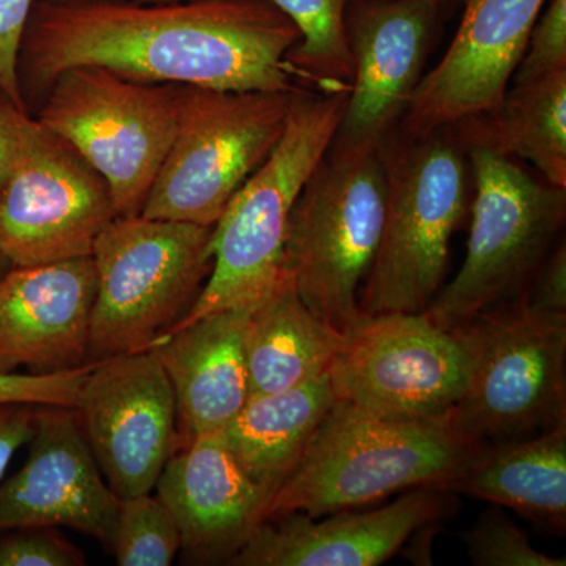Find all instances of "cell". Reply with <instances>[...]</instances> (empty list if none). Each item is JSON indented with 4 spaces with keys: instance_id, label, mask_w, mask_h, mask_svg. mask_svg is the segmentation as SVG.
I'll use <instances>...</instances> for the list:
<instances>
[{
    "instance_id": "cell-1",
    "label": "cell",
    "mask_w": 566,
    "mask_h": 566,
    "mask_svg": "<svg viewBox=\"0 0 566 566\" xmlns=\"http://www.w3.org/2000/svg\"><path fill=\"white\" fill-rule=\"evenodd\" d=\"M300 40L296 25L268 0H35L18 77L28 109L59 74L84 65L145 84L292 92L303 87L286 55Z\"/></svg>"
},
{
    "instance_id": "cell-2",
    "label": "cell",
    "mask_w": 566,
    "mask_h": 566,
    "mask_svg": "<svg viewBox=\"0 0 566 566\" xmlns=\"http://www.w3.org/2000/svg\"><path fill=\"white\" fill-rule=\"evenodd\" d=\"M482 447L457 427L452 415L394 422L335 400L268 501L263 521L289 513L322 517L415 488H442Z\"/></svg>"
},
{
    "instance_id": "cell-3",
    "label": "cell",
    "mask_w": 566,
    "mask_h": 566,
    "mask_svg": "<svg viewBox=\"0 0 566 566\" xmlns=\"http://www.w3.org/2000/svg\"><path fill=\"white\" fill-rule=\"evenodd\" d=\"M346 98L348 92L318 93L308 88L294 95L281 140L237 192L212 230L210 277L172 327L214 312H251L271 293L283 273V251L294 203L333 144Z\"/></svg>"
},
{
    "instance_id": "cell-4",
    "label": "cell",
    "mask_w": 566,
    "mask_h": 566,
    "mask_svg": "<svg viewBox=\"0 0 566 566\" xmlns=\"http://www.w3.org/2000/svg\"><path fill=\"white\" fill-rule=\"evenodd\" d=\"M379 151L385 227L359 308L367 316L420 314L444 286L450 241L471 205L468 153L449 126L423 136L397 129Z\"/></svg>"
},
{
    "instance_id": "cell-5",
    "label": "cell",
    "mask_w": 566,
    "mask_h": 566,
    "mask_svg": "<svg viewBox=\"0 0 566 566\" xmlns=\"http://www.w3.org/2000/svg\"><path fill=\"white\" fill-rule=\"evenodd\" d=\"M386 202L381 151L329 148L294 203L283 271L304 304L338 333L363 322L359 286L378 252Z\"/></svg>"
},
{
    "instance_id": "cell-6",
    "label": "cell",
    "mask_w": 566,
    "mask_h": 566,
    "mask_svg": "<svg viewBox=\"0 0 566 566\" xmlns=\"http://www.w3.org/2000/svg\"><path fill=\"white\" fill-rule=\"evenodd\" d=\"M465 153L472 177L468 252L455 277L424 311L444 329L523 300L536 271L564 240L565 188L534 177L517 159Z\"/></svg>"
},
{
    "instance_id": "cell-7",
    "label": "cell",
    "mask_w": 566,
    "mask_h": 566,
    "mask_svg": "<svg viewBox=\"0 0 566 566\" xmlns=\"http://www.w3.org/2000/svg\"><path fill=\"white\" fill-rule=\"evenodd\" d=\"M214 227L117 216L93 244L88 360L150 349L189 311L212 268Z\"/></svg>"
},
{
    "instance_id": "cell-8",
    "label": "cell",
    "mask_w": 566,
    "mask_h": 566,
    "mask_svg": "<svg viewBox=\"0 0 566 566\" xmlns=\"http://www.w3.org/2000/svg\"><path fill=\"white\" fill-rule=\"evenodd\" d=\"M471 360L453 422L486 447L566 423V314L517 300L458 324Z\"/></svg>"
},
{
    "instance_id": "cell-9",
    "label": "cell",
    "mask_w": 566,
    "mask_h": 566,
    "mask_svg": "<svg viewBox=\"0 0 566 566\" xmlns=\"http://www.w3.org/2000/svg\"><path fill=\"white\" fill-rule=\"evenodd\" d=\"M300 91L181 85L177 132L140 216L214 227L281 140Z\"/></svg>"
},
{
    "instance_id": "cell-10",
    "label": "cell",
    "mask_w": 566,
    "mask_h": 566,
    "mask_svg": "<svg viewBox=\"0 0 566 566\" xmlns=\"http://www.w3.org/2000/svg\"><path fill=\"white\" fill-rule=\"evenodd\" d=\"M180 91L74 66L52 81L33 118L102 175L117 216H139L177 132Z\"/></svg>"
},
{
    "instance_id": "cell-11",
    "label": "cell",
    "mask_w": 566,
    "mask_h": 566,
    "mask_svg": "<svg viewBox=\"0 0 566 566\" xmlns=\"http://www.w3.org/2000/svg\"><path fill=\"white\" fill-rule=\"evenodd\" d=\"M469 368L455 331L420 312L364 315L327 374L337 401L382 420L422 422L455 411Z\"/></svg>"
},
{
    "instance_id": "cell-12",
    "label": "cell",
    "mask_w": 566,
    "mask_h": 566,
    "mask_svg": "<svg viewBox=\"0 0 566 566\" xmlns=\"http://www.w3.org/2000/svg\"><path fill=\"white\" fill-rule=\"evenodd\" d=\"M115 218L102 175L31 115L0 191V255L11 266L91 256Z\"/></svg>"
},
{
    "instance_id": "cell-13",
    "label": "cell",
    "mask_w": 566,
    "mask_h": 566,
    "mask_svg": "<svg viewBox=\"0 0 566 566\" xmlns=\"http://www.w3.org/2000/svg\"><path fill=\"white\" fill-rule=\"evenodd\" d=\"M74 411L117 497L151 493L167 461L180 449L177 401L155 352L96 360Z\"/></svg>"
},
{
    "instance_id": "cell-14",
    "label": "cell",
    "mask_w": 566,
    "mask_h": 566,
    "mask_svg": "<svg viewBox=\"0 0 566 566\" xmlns=\"http://www.w3.org/2000/svg\"><path fill=\"white\" fill-rule=\"evenodd\" d=\"M444 0H353L345 29L354 74L329 148L379 150L408 114L438 39Z\"/></svg>"
},
{
    "instance_id": "cell-15",
    "label": "cell",
    "mask_w": 566,
    "mask_h": 566,
    "mask_svg": "<svg viewBox=\"0 0 566 566\" xmlns=\"http://www.w3.org/2000/svg\"><path fill=\"white\" fill-rule=\"evenodd\" d=\"M547 0H463L449 50L427 71L400 132L423 136L501 104Z\"/></svg>"
},
{
    "instance_id": "cell-16",
    "label": "cell",
    "mask_w": 566,
    "mask_h": 566,
    "mask_svg": "<svg viewBox=\"0 0 566 566\" xmlns=\"http://www.w3.org/2000/svg\"><path fill=\"white\" fill-rule=\"evenodd\" d=\"M24 465L0 482V531L70 527L111 549L120 499L111 490L73 408L40 406Z\"/></svg>"
},
{
    "instance_id": "cell-17",
    "label": "cell",
    "mask_w": 566,
    "mask_h": 566,
    "mask_svg": "<svg viewBox=\"0 0 566 566\" xmlns=\"http://www.w3.org/2000/svg\"><path fill=\"white\" fill-rule=\"evenodd\" d=\"M457 494L415 488L381 509L342 510L322 521L304 513L263 521L229 565L376 566L385 564L424 527L452 516Z\"/></svg>"
},
{
    "instance_id": "cell-18",
    "label": "cell",
    "mask_w": 566,
    "mask_h": 566,
    "mask_svg": "<svg viewBox=\"0 0 566 566\" xmlns=\"http://www.w3.org/2000/svg\"><path fill=\"white\" fill-rule=\"evenodd\" d=\"M92 256L11 266L0 277V374L51 375L88 363Z\"/></svg>"
},
{
    "instance_id": "cell-19",
    "label": "cell",
    "mask_w": 566,
    "mask_h": 566,
    "mask_svg": "<svg viewBox=\"0 0 566 566\" xmlns=\"http://www.w3.org/2000/svg\"><path fill=\"white\" fill-rule=\"evenodd\" d=\"M156 495L172 512L193 562L229 564L264 520L268 494L245 474L223 433L200 434L167 461Z\"/></svg>"
},
{
    "instance_id": "cell-20",
    "label": "cell",
    "mask_w": 566,
    "mask_h": 566,
    "mask_svg": "<svg viewBox=\"0 0 566 566\" xmlns=\"http://www.w3.org/2000/svg\"><path fill=\"white\" fill-rule=\"evenodd\" d=\"M249 311H221L172 327L150 349L177 401L180 447L222 433L251 397L245 363Z\"/></svg>"
},
{
    "instance_id": "cell-21",
    "label": "cell",
    "mask_w": 566,
    "mask_h": 566,
    "mask_svg": "<svg viewBox=\"0 0 566 566\" xmlns=\"http://www.w3.org/2000/svg\"><path fill=\"white\" fill-rule=\"evenodd\" d=\"M442 490L505 506L549 534L566 531V423L482 447Z\"/></svg>"
},
{
    "instance_id": "cell-22",
    "label": "cell",
    "mask_w": 566,
    "mask_h": 566,
    "mask_svg": "<svg viewBox=\"0 0 566 566\" xmlns=\"http://www.w3.org/2000/svg\"><path fill=\"white\" fill-rule=\"evenodd\" d=\"M345 334L304 304L283 271L266 297L249 312L245 363L251 395L279 392L329 371Z\"/></svg>"
},
{
    "instance_id": "cell-23",
    "label": "cell",
    "mask_w": 566,
    "mask_h": 566,
    "mask_svg": "<svg viewBox=\"0 0 566 566\" xmlns=\"http://www.w3.org/2000/svg\"><path fill=\"white\" fill-rule=\"evenodd\" d=\"M449 128L465 151L524 159L547 182L566 189V71L510 85L497 107Z\"/></svg>"
},
{
    "instance_id": "cell-24",
    "label": "cell",
    "mask_w": 566,
    "mask_h": 566,
    "mask_svg": "<svg viewBox=\"0 0 566 566\" xmlns=\"http://www.w3.org/2000/svg\"><path fill=\"white\" fill-rule=\"evenodd\" d=\"M335 400L326 371L292 389L251 395L227 424L222 433L230 452L268 497L301 460Z\"/></svg>"
},
{
    "instance_id": "cell-25",
    "label": "cell",
    "mask_w": 566,
    "mask_h": 566,
    "mask_svg": "<svg viewBox=\"0 0 566 566\" xmlns=\"http://www.w3.org/2000/svg\"><path fill=\"white\" fill-rule=\"evenodd\" d=\"M296 25L301 40L286 55L301 87L349 92L354 65L345 14L353 0H268Z\"/></svg>"
},
{
    "instance_id": "cell-26",
    "label": "cell",
    "mask_w": 566,
    "mask_h": 566,
    "mask_svg": "<svg viewBox=\"0 0 566 566\" xmlns=\"http://www.w3.org/2000/svg\"><path fill=\"white\" fill-rule=\"evenodd\" d=\"M111 551L120 566H169L181 551L180 528L158 495L120 499Z\"/></svg>"
},
{
    "instance_id": "cell-27",
    "label": "cell",
    "mask_w": 566,
    "mask_h": 566,
    "mask_svg": "<svg viewBox=\"0 0 566 566\" xmlns=\"http://www.w3.org/2000/svg\"><path fill=\"white\" fill-rule=\"evenodd\" d=\"M472 564L479 566H565V557L535 549L528 536L501 506L485 510L474 526L461 534Z\"/></svg>"
},
{
    "instance_id": "cell-28",
    "label": "cell",
    "mask_w": 566,
    "mask_h": 566,
    "mask_svg": "<svg viewBox=\"0 0 566 566\" xmlns=\"http://www.w3.org/2000/svg\"><path fill=\"white\" fill-rule=\"evenodd\" d=\"M566 71V0H547L528 35L512 85Z\"/></svg>"
},
{
    "instance_id": "cell-29",
    "label": "cell",
    "mask_w": 566,
    "mask_h": 566,
    "mask_svg": "<svg viewBox=\"0 0 566 566\" xmlns=\"http://www.w3.org/2000/svg\"><path fill=\"white\" fill-rule=\"evenodd\" d=\"M84 554L59 527L21 526L0 531V566H82Z\"/></svg>"
},
{
    "instance_id": "cell-30",
    "label": "cell",
    "mask_w": 566,
    "mask_h": 566,
    "mask_svg": "<svg viewBox=\"0 0 566 566\" xmlns=\"http://www.w3.org/2000/svg\"><path fill=\"white\" fill-rule=\"evenodd\" d=\"M96 360L51 375L0 374V403L73 408Z\"/></svg>"
},
{
    "instance_id": "cell-31",
    "label": "cell",
    "mask_w": 566,
    "mask_h": 566,
    "mask_svg": "<svg viewBox=\"0 0 566 566\" xmlns=\"http://www.w3.org/2000/svg\"><path fill=\"white\" fill-rule=\"evenodd\" d=\"M35 0H0V88L20 109L29 112L18 77V57L25 24Z\"/></svg>"
},
{
    "instance_id": "cell-32",
    "label": "cell",
    "mask_w": 566,
    "mask_h": 566,
    "mask_svg": "<svg viewBox=\"0 0 566 566\" xmlns=\"http://www.w3.org/2000/svg\"><path fill=\"white\" fill-rule=\"evenodd\" d=\"M528 307L551 314H566V244L553 249L524 296Z\"/></svg>"
},
{
    "instance_id": "cell-33",
    "label": "cell",
    "mask_w": 566,
    "mask_h": 566,
    "mask_svg": "<svg viewBox=\"0 0 566 566\" xmlns=\"http://www.w3.org/2000/svg\"><path fill=\"white\" fill-rule=\"evenodd\" d=\"M39 408L31 403H0V482L14 453L31 441Z\"/></svg>"
},
{
    "instance_id": "cell-34",
    "label": "cell",
    "mask_w": 566,
    "mask_h": 566,
    "mask_svg": "<svg viewBox=\"0 0 566 566\" xmlns=\"http://www.w3.org/2000/svg\"><path fill=\"white\" fill-rule=\"evenodd\" d=\"M29 117L31 114L20 109L0 88V191L17 161Z\"/></svg>"
},
{
    "instance_id": "cell-35",
    "label": "cell",
    "mask_w": 566,
    "mask_h": 566,
    "mask_svg": "<svg viewBox=\"0 0 566 566\" xmlns=\"http://www.w3.org/2000/svg\"><path fill=\"white\" fill-rule=\"evenodd\" d=\"M51 3H84V2H98V0H46ZM128 2L136 3H175V2H191V0H128Z\"/></svg>"
},
{
    "instance_id": "cell-36",
    "label": "cell",
    "mask_w": 566,
    "mask_h": 566,
    "mask_svg": "<svg viewBox=\"0 0 566 566\" xmlns=\"http://www.w3.org/2000/svg\"><path fill=\"white\" fill-rule=\"evenodd\" d=\"M11 268V264L9 263V260L3 259L2 255H0V277H2L3 274L7 273Z\"/></svg>"
}]
</instances>
